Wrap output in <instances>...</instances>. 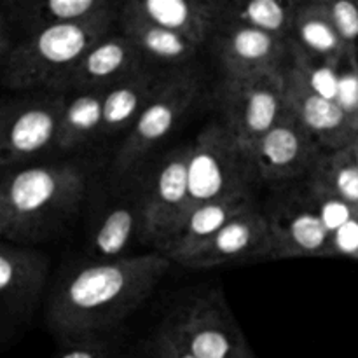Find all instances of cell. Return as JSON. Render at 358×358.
<instances>
[{"label":"cell","instance_id":"cell-3","mask_svg":"<svg viewBox=\"0 0 358 358\" xmlns=\"http://www.w3.org/2000/svg\"><path fill=\"white\" fill-rule=\"evenodd\" d=\"M115 9L79 23L59 24L0 48L2 84L14 91H58L94 44L117 27Z\"/></svg>","mask_w":358,"mask_h":358},{"label":"cell","instance_id":"cell-19","mask_svg":"<svg viewBox=\"0 0 358 358\" xmlns=\"http://www.w3.org/2000/svg\"><path fill=\"white\" fill-rule=\"evenodd\" d=\"M257 208L255 194H241L219 201L205 203L192 210L180 222L173 236L156 248V252L170 259L173 264H180L196 248L208 241L213 234L219 233L227 222L245 212Z\"/></svg>","mask_w":358,"mask_h":358},{"label":"cell","instance_id":"cell-16","mask_svg":"<svg viewBox=\"0 0 358 358\" xmlns=\"http://www.w3.org/2000/svg\"><path fill=\"white\" fill-rule=\"evenodd\" d=\"M149 69L147 58L121 31L101 38L86 52L66 80L65 93L108 90L114 84Z\"/></svg>","mask_w":358,"mask_h":358},{"label":"cell","instance_id":"cell-4","mask_svg":"<svg viewBox=\"0 0 358 358\" xmlns=\"http://www.w3.org/2000/svg\"><path fill=\"white\" fill-rule=\"evenodd\" d=\"M157 331L194 358H257L220 289L185 297Z\"/></svg>","mask_w":358,"mask_h":358},{"label":"cell","instance_id":"cell-17","mask_svg":"<svg viewBox=\"0 0 358 358\" xmlns=\"http://www.w3.org/2000/svg\"><path fill=\"white\" fill-rule=\"evenodd\" d=\"M285 100L289 110L325 150L346 149L358 136L336 100H329L310 90L290 65L285 69Z\"/></svg>","mask_w":358,"mask_h":358},{"label":"cell","instance_id":"cell-24","mask_svg":"<svg viewBox=\"0 0 358 358\" xmlns=\"http://www.w3.org/2000/svg\"><path fill=\"white\" fill-rule=\"evenodd\" d=\"M306 189L345 203L358 215V164L352 150H325L306 177Z\"/></svg>","mask_w":358,"mask_h":358},{"label":"cell","instance_id":"cell-7","mask_svg":"<svg viewBox=\"0 0 358 358\" xmlns=\"http://www.w3.org/2000/svg\"><path fill=\"white\" fill-rule=\"evenodd\" d=\"M69 94L31 91L6 98L0 107V166L3 171L56 149Z\"/></svg>","mask_w":358,"mask_h":358},{"label":"cell","instance_id":"cell-25","mask_svg":"<svg viewBox=\"0 0 358 358\" xmlns=\"http://www.w3.org/2000/svg\"><path fill=\"white\" fill-rule=\"evenodd\" d=\"M105 93L107 90L69 94V101L59 124L56 150L72 152L83 149L93 140L101 138Z\"/></svg>","mask_w":358,"mask_h":358},{"label":"cell","instance_id":"cell-31","mask_svg":"<svg viewBox=\"0 0 358 358\" xmlns=\"http://www.w3.org/2000/svg\"><path fill=\"white\" fill-rule=\"evenodd\" d=\"M311 198L315 199V205H317L318 212H320V217L324 219L331 236L357 215L348 205L338 201V199L325 198V196H313V194H311Z\"/></svg>","mask_w":358,"mask_h":358},{"label":"cell","instance_id":"cell-18","mask_svg":"<svg viewBox=\"0 0 358 358\" xmlns=\"http://www.w3.org/2000/svg\"><path fill=\"white\" fill-rule=\"evenodd\" d=\"M219 7L220 0H129L119 10L168 28L201 48L219 27Z\"/></svg>","mask_w":358,"mask_h":358},{"label":"cell","instance_id":"cell-5","mask_svg":"<svg viewBox=\"0 0 358 358\" xmlns=\"http://www.w3.org/2000/svg\"><path fill=\"white\" fill-rule=\"evenodd\" d=\"M255 182L259 178L250 152L222 122H210L192 142L189 198L182 220L205 203L254 194Z\"/></svg>","mask_w":358,"mask_h":358},{"label":"cell","instance_id":"cell-28","mask_svg":"<svg viewBox=\"0 0 358 358\" xmlns=\"http://www.w3.org/2000/svg\"><path fill=\"white\" fill-rule=\"evenodd\" d=\"M336 103L358 131V56L353 52H348L339 63Z\"/></svg>","mask_w":358,"mask_h":358},{"label":"cell","instance_id":"cell-1","mask_svg":"<svg viewBox=\"0 0 358 358\" xmlns=\"http://www.w3.org/2000/svg\"><path fill=\"white\" fill-rule=\"evenodd\" d=\"M171 264L152 252L69 269L49 299L52 334L65 345L101 339L149 299Z\"/></svg>","mask_w":358,"mask_h":358},{"label":"cell","instance_id":"cell-10","mask_svg":"<svg viewBox=\"0 0 358 358\" xmlns=\"http://www.w3.org/2000/svg\"><path fill=\"white\" fill-rule=\"evenodd\" d=\"M192 143L170 150L143 187V240L156 248L177 231L189 198Z\"/></svg>","mask_w":358,"mask_h":358},{"label":"cell","instance_id":"cell-12","mask_svg":"<svg viewBox=\"0 0 358 358\" xmlns=\"http://www.w3.org/2000/svg\"><path fill=\"white\" fill-rule=\"evenodd\" d=\"M222 77L247 79L283 72L290 63V38L236 24H219L212 41Z\"/></svg>","mask_w":358,"mask_h":358},{"label":"cell","instance_id":"cell-34","mask_svg":"<svg viewBox=\"0 0 358 358\" xmlns=\"http://www.w3.org/2000/svg\"><path fill=\"white\" fill-rule=\"evenodd\" d=\"M350 150H352V154H353V157H355V161H357V164H358V136L355 140H353V143L352 145L348 147Z\"/></svg>","mask_w":358,"mask_h":358},{"label":"cell","instance_id":"cell-11","mask_svg":"<svg viewBox=\"0 0 358 358\" xmlns=\"http://www.w3.org/2000/svg\"><path fill=\"white\" fill-rule=\"evenodd\" d=\"M324 152L320 142L289 110L255 143L250 156L259 182L283 184L306 178Z\"/></svg>","mask_w":358,"mask_h":358},{"label":"cell","instance_id":"cell-21","mask_svg":"<svg viewBox=\"0 0 358 358\" xmlns=\"http://www.w3.org/2000/svg\"><path fill=\"white\" fill-rule=\"evenodd\" d=\"M163 73L145 69L121 83L108 87L103 101V128L101 138L114 136L135 126L142 112L152 100Z\"/></svg>","mask_w":358,"mask_h":358},{"label":"cell","instance_id":"cell-32","mask_svg":"<svg viewBox=\"0 0 358 358\" xmlns=\"http://www.w3.org/2000/svg\"><path fill=\"white\" fill-rule=\"evenodd\" d=\"M334 255H345V257H353L358 261V215L331 236L329 257H334Z\"/></svg>","mask_w":358,"mask_h":358},{"label":"cell","instance_id":"cell-33","mask_svg":"<svg viewBox=\"0 0 358 358\" xmlns=\"http://www.w3.org/2000/svg\"><path fill=\"white\" fill-rule=\"evenodd\" d=\"M55 358H115L114 350L105 339H87L83 343L66 345L65 352Z\"/></svg>","mask_w":358,"mask_h":358},{"label":"cell","instance_id":"cell-26","mask_svg":"<svg viewBox=\"0 0 358 358\" xmlns=\"http://www.w3.org/2000/svg\"><path fill=\"white\" fill-rule=\"evenodd\" d=\"M290 38L306 51L332 63H341L350 52L329 17L324 0H301Z\"/></svg>","mask_w":358,"mask_h":358},{"label":"cell","instance_id":"cell-2","mask_svg":"<svg viewBox=\"0 0 358 358\" xmlns=\"http://www.w3.org/2000/svg\"><path fill=\"white\" fill-rule=\"evenodd\" d=\"M86 189V170L76 163L6 171L0 185L3 241L30 247L58 236L79 213Z\"/></svg>","mask_w":358,"mask_h":358},{"label":"cell","instance_id":"cell-30","mask_svg":"<svg viewBox=\"0 0 358 358\" xmlns=\"http://www.w3.org/2000/svg\"><path fill=\"white\" fill-rule=\"evenodd\" d=\"M128 358H194L173 343L168 341L159 331L150 334L149 338L143 339L138 346L131 352Z\"/></svg>","mask_w":358,"mask_h":358},{"label":"cell","instance_id":"cell-27","mask_svg":"<svg viewBox=\"0 0 358 358\" xmlns=\"http://www.w3.org/2000/svg\"><path fill=\"white\" fill-rule=\"evenodd\" d=\"M290 66L306 83L310 90L329 100H336L338 94V69L339 63H332L322 56L313 55L301 48L290 38Z\"/></svg>","mask_w":358,"mask_h":358},{"label":"cell","instance_id":"cell-14","mask_svg":"<svg viewBox=\"0 0 358 358\" xmlns=\"http://www.w3.org/2000/svg\"><path fill=\"white\" fill-rule=\"evenodd\" d=\"M49 261L41 250L2 241L0 245V308L3 324L30 318L44 290Z\"/></svg>","mask_w":358,"mask_h":358},{"label":"cell","instance_id":"cell-20","mask_svg":"<svg viewBox=\"0 0 358 358\" xmlns=\"http://www.w3.org/2000/svg\"><path fill=\"white\" fill-rule=\"evenodd\" d=\"M143 189L126 196L101 215L90 236V254L96 261H115L129 248L135 236L143 238Z\"/></svg>","mask_w":358,"mask_h":358},{"label":"cell","instance_id":"cell-29","mask_svg":"<svg viewBox=\"0 0 358 358\" xmlns=\"http://www.w3.org/2000/svg\"><path fill=\"white\" fill-rule=\"evenodd\" d=\"M324 6L346 49L358 56V0H324Z\"/></svg>","mask_w":358,"mask_h":358},{"label":"cell","instance_id":"cell-6","mask_svg":"<svg viewBox=\"0 0 358 358\" xmlns=\"http://www.w3.org/2000/svg\"><path fill=\"white\" fill-rule=\"evenodd\" d=\"M203 90L205 79L194 63L164 72L152 100L135 126L126 133L115 152V171L129 173L138 166L150 150L168 138V135L191 114L196 103L201 100Z\"/></svg>","mask_w":358,"mask_h":358},{"label":"cell","instance_id":"cell-15","mask_svg":"<svg viewBox=\"0 0 358 358\" xmlns=\"http://www.w3.org/2000/svg\"><path fill=\"white\" fill-rule=\"evenodd\" d=\"M117 6L112 0H6L0 14V48L48 28L91 20Z\"/></svg>","mask_w":358,"mask_h":358},{"label":"cell","instance_id":"cell-22","mask_svg":"<svg viewBox=\"0 0 358 358\" xmlns=\"http://www.w3.org/2000/svg\"><path fill=\"white\" fill-rule=\"evenodd\" d=\"M117 28L142 51L147 62L150 59L175 69L192 65L198 56L199 45L194 42L142 17L129 16L119 10Z\"/></svg>","mask_w":358,"mask_h":358},{"label":"cell","instance_id":"cell-9","mask_svg":"<svg viewBox=\"0 0 358 358\" xmlns=\"http://www.w3.org/2000/svg\"><path fill=\"white\" fill-rule=\"evenodd\" d=\"M264 215L273 240V261L294 257H329L331 233L311 194H275Z\"/></svg>","mask_w":358,"mask_h":358},{"label":"cell","instance_id":"cell-13","mask_svg":"<svg viewBox=\"0 0 358 358\" xmlns=\"http://www.w3.org/2000/svg\"><path fill=\"white\" fill-rule=\"evenodd\" d=\"M257 261H273L269 222L264 210L259 206L234 217L178 266L189 269H210Z\"/></svg>","mask_w":358,"mask_h":358},{"label":"cell","instance_id":"cell-8","mask_svg":"<svg viewBox=\"0 0 358 358\" xmlns=\"http://www.w3.org/2000/svg\"><path fill=\"white\" fill-rule=\"evenodd\" d=\"M222 124L250 152L255 143L289 112L285 70L247 79L222 77L217 87Z\"/></svg>","mask_w":358,"mask_h":358},{"label":"cell","instance_id":"cell-23","mask_svg":"<svg viewBox=\"0 0 358 358\" xmlns=\"http://www.w3.org/2000/svg\"><path fill=\"white\" fill-rule=\"evenodd\" d=\"M299 6L301 0H220L219 24H236L290 38Z\"/></svg>","mask_w":358,"mask_h":358}]
</instances>
